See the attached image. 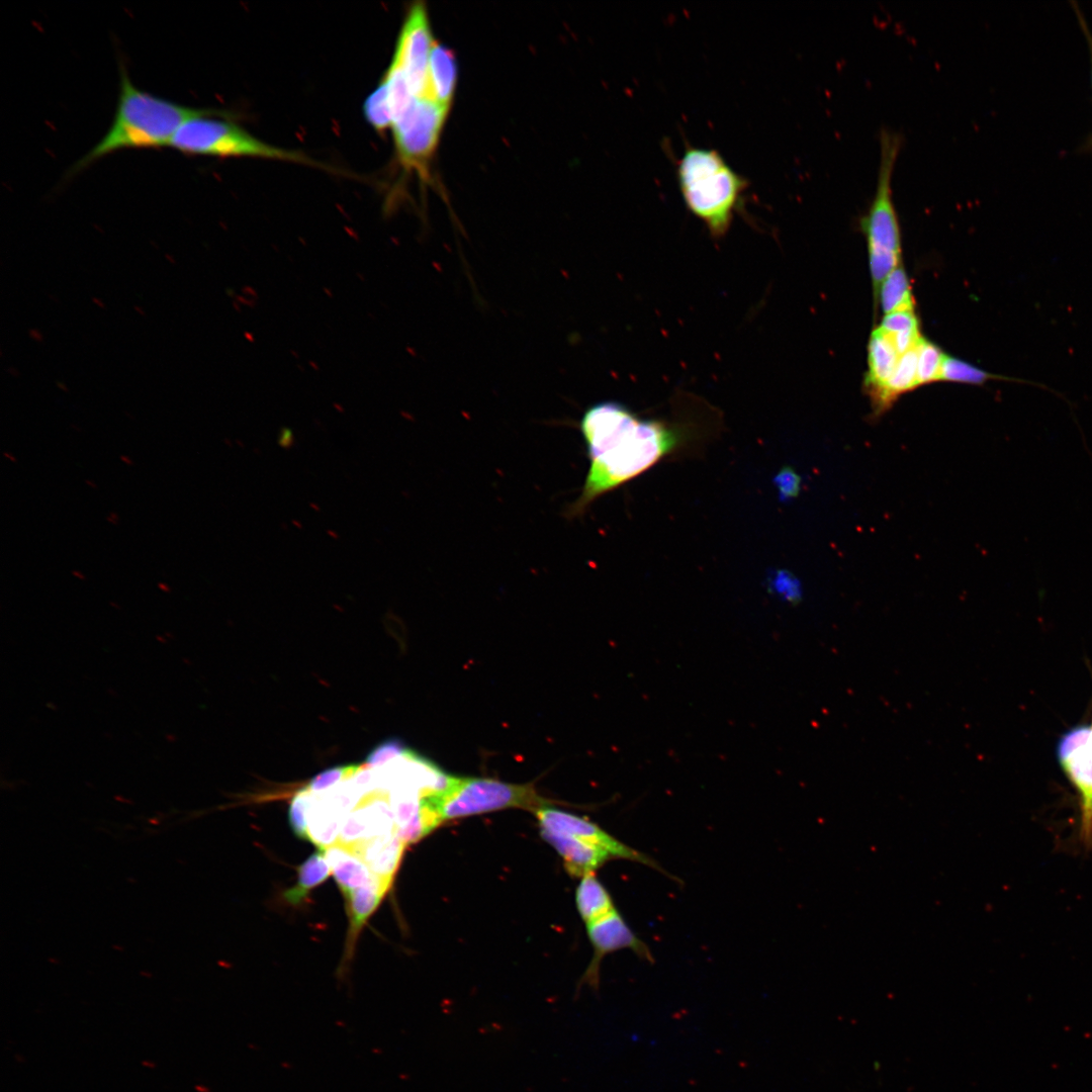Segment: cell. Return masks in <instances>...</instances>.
<instances>
[{
    "label": "cell",
    "mask_w": 1092,
    "mask_h": 1092,
    "mask_svg": "<svg viewBox=\"0 0 1092 1092\" xmlns=\"http://www.w3.org/2000/svg\"><path fill=\"white\" fill-rule=\"evenodd\" d=\"M579 430L589 467L567 518H577L599 497L643 473L679 443L676 430L664 422L642 420L624 404L605 400L582 415Z\"/></svg>",
    "instance_id": "cell-1"
},
{
    "label": "cell",
    "mask_w": 1092,
    "mask_h": 1092,
    "mask_svg": "<svg viewBox=\"0 0 1092 1092\" xmlns=\"http://www.w3.org/2000/svg\"><path fill=\"white\" fill-rule=\"evenodd\" d=\"M119 94L110 127L101 141L70 170L80 172L119 150L170 147L178 129L189 119L225 111L191 107L161 98L138 88L120 64Z\"/></svg>",
    "instance_id": "cell-2"
},
{
    "label": "cell",
    "mask_w": 1092,
    "mask_h": 1092,
    "mask_svg": "<svg viewBox=\"0 0 1092 1092\" xmlns=\"http://www.w3.org/2000/svg\"><path fill=\"white\" fill-rule=\"evenodd\" d=\"M676 179L688 209L714 238L725 236L748 181L718 151L692 146L676 163Z\"/></svg>",
    "instance_id": "cell-3"
},
{
    "label": "cell",
    "mask_w": 1092,
    "mask_h": 1092,
    "mask_svg": "<svg viewBox=\"0 0 1092 1092\" xmlns=\"http://www.w3.org/2000/svg\"><path fill=\"white\" fill-rule=\"evenodd\" d=\"M551 805L532 784L517 785L493 779L445 774L437 787L421 798L419 817L423 836L444 822L509 808L531 812Z\"/></svg>",
    "instance_id": "cell-4"
},
{
    "label": "cell",
    "mask_w": 1092,
    "mask_h": 1092,
    "mask_svg": "<svg viewBox=\"0 0 1092 1092\" xmlns=\"http://www.w3.org/2000/svg\"><path fill=\"white\" fill-rule=\"evenodd\" d=\"M228 112L200 115L186 121L170 147L181 154L218 158L250 157L316 165L305 155L269 145L232 120Z\"/></svg>",
    "instance_id": "cell-5"
},
{
    "label": "cell",
    "mask_w": 1092,
    "mask_h": 1092,
    "mask_svg": "<svg viewBox=\"0 0 1092 1092\" xmlns=\"http://www.w3.org/2000/svg\"><path fill=\"white\" fill-rule=\"evenodd\" d=\"M447 108L428 98H416L392 125L396 155L406 167L424 171L434 155L443 129Z\"/></svg>",
    "instance_id": "cell-6"
},
{
    "label": "cell",
    "mask_w": 1092,
    "mask_h": 1092,
    "mask_svg": "<svg viewBox=\"0 0 1092 1092\" xmlns=\"http://www.w3.org/2000/svg\"><path fill=\"white\" fill-rule=\"evenodd\" d=\"M434 42L427 9L423 3L417 2L405 15L389 64V68L401 74L417 98H426L428 66Z\"/></svg>",
    "instance_id": "cell-7"
},
{
    "label": "cell",
    "mask_w": 1092,
    "mask_h": 1092,
    "mask_svg": "<svg viewBox=\"0 0 1092 1092\" xmlns=\"http://www.w3.org/2000/svg\"><path fill=\"white\" fill-rule=\"evenodd\" d=\"M537 818L539 828L553 832L567 834L590 843L605 851L613 858H622L635 861L652 868L659 873L673 879L656 860L624 842L618 840L599 825L586 818L579 817L569 812L543 806L533 812Z\"/></svg>",
    "instance_id": "cell-8"
},
{
    "label": "cell",
    "mask_w": 1092,
    "mask_h": 1092,
    "mask_svg": "<svg viewBox=\"0 0 1092 1092\" xmlns=\"http://www.w3.org/2000/svg\"><path fill=\"white\" fill-rule=\"evenodd\" d=\"M589 941L594 947V957L582 976L581 982L598 988L600 964L602 959L613 951L628 948L640 959L653 963V956L648 945L641 940L617 911L585 924Z\"/></svg>",
    "instance_id": "cell-9"
},
{
    "label": "cell",
    "mask_w": 1092,
    "mask_h": 1092,
    "mask_svg": "<svg viewBox=\"0 0 1092 1092\" xmlns=\"http://www.w3.org/2000/svg\"><path fill=\"white\" fill-rule=\"evenodd\" d=\"M540 834L558 852L565 870L572 877L582 878L595 873L613 858L607 851L579 838L545 829H540Z\"/></svg>",
    "instance_id": "cell-10"
},
{
    "label": "cell",
    "mask_w": 1092,
    "mask_h": 1092,
    "mask_svg": "<svg viewBox=\"0 0 1092 1092\" xmlns=\"http://www.w3.org/2000/svg\"><path fill=\"white\" fill-rule=\"evenodd\" d=\"M900 357L891 337L879 327L873 330L868 344V370L864 378V388L871 401L891 378Z\"/></svg>",
    "instance_id": "cell-11"
},
{
    "label": "cell",
    "mask_w": 1092,
    "mask_h": 1092,
    "mask_svg": "<svg viewBox=\"0 0 1092 1092\" xmlns=\"http://www.w3.org/2000/svg\"><path fill=\"white\" fill-rule=\"evenodd\" d=\"M457 74L453 51L435 41L428 66L426 98L449 109L454 97Z\"/></svg>",
    "instance_id": "cell-12"
},
{
    "label": "cell",
    "mask_w": 1092,
    "mask_h": 1092,
    "mask_svg": "<svg viewBox=\"0 0 1092 1092\" xmlns=\"http://www.w3.org/2000/svg\"><path fill=\"white\" fill-rule=\"evenodd\" d=\"M1087 744V743H1086ZM1080 795V837L1084 845L1092 846V750L1084 745L1062 764Z\"/></svg>",
    "instance_id": "cell-13"
},
{
    "label": "cell",
    "mask_w": 1092,
    "mask_h": 1092,
    "mask_svg": "<svg viewBox=\"0 0 1092 1092\" xmlns=\"http://www.w3.org/2000/svg\"><path fill=\"white\" fill-rule=\"evenodd\" d=\"M403 845L396 831H393L346 846L359 855L374 875L391 883Z\"/></svg>",
    "instance_id": "cell-14"
},
{
    "label": "cell",
    "mask_w": 1092,
    "mask_h": 1092,
    "mask_svg": "<svg viewBox=\"0 0 1092 1092\" xmlns=\"http://www.w3.org/2000/svg\"><path fill=\"white\" fill-rule=\"evenodd\" d=\"M337 884L342 893H348L370 884L377 877L368 864L348 846L335 843L324 850Z\"/></svg>",
    "instance_id": "cell-15"
},
{
    "label": "cell",
    "mask_w": 1092,
    "mask_h": 1092,
    "mask_svg": "<svg viewBox=\"0 0 1092 1092\" xmlns=\"http://www.w3.org/2000/svg\"><path fill=\"white\" fill-rule=\"evenodd\" d=\"M917 347L901 355L891 378L878 396L872 400L875 415H881L897 400V398L917 387Z\"/></svg>",
    "instance_id": "cell-16"
},
{
    "label": "cell",
    "mask_w": 1092,
    "mask_h": 1092,
    "mask_svg": "<svg viewBox=\"0 0 1092 1092\" xmlns=\"http://www.w3.org/2000/svg\"><path fill=\"white\" fill-rule=\"evenodd\" d=\"M390 883L376 877L370 884L345 895L350 920L349 940L354 942L361 927L378 906Z\"/></svg>",
    "instance_id": "cell-17"
},
{
    "label": "cell",
    "mask_w": 1092,
    "mask_h": 1092,
    "mask_svg": "<svg viewBox=\"0 0 1092 1092\" xmlns=\"http://www.w3.org/2000/svg\"><path fill=\"white\" fill-rule=\"evenodd\" d=\"M575 902L585 924L599 920L616 910L611 895L595 873L581 878L576 889Z\"/></svg>",
    "instance_id": "cell-18"
},
{
    "label": "cell",
    "mask_w": 1092,
    "mask_h": 1092,
    "mask_svg": "<svg viewBox=\"0 0 1092 1092\" xmlns=\"http://www.w3.org/2000/svg\"><path fill=\"white\" fill-rule=\"evenodd\" d=\"M880 295L884 314L901 310H914L915 301L904 267L900 264L881 283L875 300Z\"/></svg>",
    "instance_id": "cell-19"
},
{
    "label": "cell",
    "mask_w": 1092,
    "mask_h": 1092,
    "mask_svg": "<svg viewBox=\"0 0 1092 1092\" xmlns=\"http://www.w3.org/2000/svg\"><path fill=\"white\" fill-rule=\"evenodd\" d=\"M330 874L331 868L326 859L325 852L318 849L300 864L297 883L284 893V899L290 904H299L305 899L308 892L323 883Z\"/></svg>",
    "instance_id": "cell-20"
},
{
    "label": "cell",
    "mask_w": 1092,
    "mask_h": 1092,
    "mask_svg": "<svg viewBox=\"0 0 1092 1092\" xmlns=\"http://www.w3.org/2000/svg\"><path fill=\"white\" fill-rule=\"evenodd\" d=\"M994 379L1029 383L1032 385H1038L1040 387H1043L1042 384L1033 381L993 374L979 367H976L964 360H960L949 355H944L940 369L939 380L981 385L989 380Z\"/></svg>",
    "instance_id": "cell-21"
},
{
    "label": "cell",
    "mask_w": 1092,
    "mask_h": 1092,
    "mask_svg": "<svg viewBox=\"0 0 1092 1092\" xmlns=\"http://www.w3.org/2000/svg\"><path fill=\"white\" fill-rule=\"evenodd\" d=\"M363 112L366 120L375 130L383 131L388 127L391 128L393 114L387 88L382 80L364 101Z\"/></svg>",
    "instance_id": "cell-22"
},
{
    "label": "cell",
    "mask_w": 1092,
    "mask_h": 1092,
    "mask_svg": "<svg viewBox=\"0 0 1092 1092\" xmlns=\"http://www.w3.org/2000/svg\"><path fill=\"white\" fill-rule=\"evenodd\" d=\"M917 381L924 385L938 381L944 353L938 346L922 337L917 346Z\"/></svg>",
    "instance_id": "cell-23"
},
{
    "label": "cell",
    "mask_w": 1092,
    "mask_h": 1092,
    "mask_svg": "<svg viewBox=\"0 0 1092 1092\" xmlns=\"http://www.w3.org/2000/svg\"><path fill=\"white\" fill-rule=\"evenodd\" d=\"M307 798L300 789L292 798L288 811V821L292 832L300 839L309 840L307 830Z\"/></svg>",
    "instance_id": "cell-24"
},
{
    "label": "cell",
    "mask_w": 1092,
    "mask_h": 1092,
    "mask_svg": "<svg viewBox=\"0 0 1092 1092\" xmlns=\"http://www.w3.org/2000/svg\"><path fill=\"white\" fill-rule=\"evenodd\" d=\"M1088 726H1077L1066 732L1059 741L1057 754L1060 764L1066 762L1077 750L1086 745L1090 733Z\"/></svg>",
    "instance_id": "cell-25"
},
{
    "label": "cell",
    "mask_w": 1092,
    "mask_h": 1092,
    "mask_svg": "<svg viewBox=\"0 0 1092 1092\" xmlns=\"http://www.w3.org/2000/svg\"><path fill=\"white\" fill-rule=\"evenodd\" d=\"M889 335L920 330V323L914 310H901L885 314L879 326Z\"/></svg>",
    "instance_id": "cell-26"
},
{
    "label": "cell",
    "mask_w": 1092,
    "mask_h": 1092,
    "mask_svg": "<svg viewBox=\"0 0 1092 1092\" xmlns=\"http://www.w3.org/2000/svg\"><path fill=\"white\" fill-rule=\"evenodd\" d=\"M404 744L396 738L386 739L376 745L366 756L365 762L370 764L384 763L404 748Z\"/></svg>",
    "instance_id": "cell-27"
},
{
    "label": "cell",
    "mask_w": 1092,
    "mask_h": 1092,
    "mask_svg": "<svg viewBox=\"0 0 1092 1092\" xmlns=\"http://www.w3.org/2000/svg\"><path fill=\"white\" fill-rule=\"evenodd\" d=\"M278 445L283 449H290L294 446V435L291 429L282 428L278 434Z\"/></svg>",
    "instance_id": "cell-28"
},
{
    "label": "cell",
    "mask_w": 1092,
    "mask_h": 1092,
    "mask_svg": "<svg viewBox=\"0 0 1092 1092\" xmlns=\"http://www.w3.org/2000/svg\"><path fill=\"white\" fill-rule=\"evenodd\" d=\"M1078 17H1079V20H1080V25H1081V27L1083 29V32L1085 33V36H1086V39H1087V42H1088V48H1089V53H1090V61H1091V83H1092V33H1091V30L1089 29L1084 17L1082 16V14L1079 11H1078Z\"/></svg>",
    "instance_id": "cell-29"
},
{
    "label": "cell",
    "mask_w": 1092,
    "mask_h": 1092,
    "mask_svg": "<svg viewBox=\"0 0 1092 1092\" xmlns=\"http://www.w3.org/2000/svg\"><path fill=\"white\" fill-rule=\"evenodd\" d=\"M28 334L30 338L36 342H42L43 340L42 334L36 329L29 330Z\"/></svg>",
    "instance_id": "cell-30"
},
{
    "label": "cell",
    "mask_w": 1092,
    "mask_h": 1092,
    "mask_svg": "<svg viewBox=\"0 0 1092 1092\" xmlns=\"http://www.w3.org/2000/svg\"><path fill=\"white\" fill-rule=\"evenodd\" d=\"M141 1064H142V1066L144 1068H148V1069H156V1067H157L156 1064L151 1060H143L141 1062Z\"/></svg>",
    "instance_id": "cell-31"
},
{
    "label": "cell",
    "mask_w": 1092,
    "mask_h": 1092,
    "mask_svg": "<svg viewBox=\"0 0 1092 1092\" xmlns=\"http://www.w3.org/2000/svg\"><path fill=\"white\" fill-rule=\"evenodd\" d=\"M117 520H118V516H117V515H116L115 513H111V514H110V515H109V516L107 517V521L111 522L112 524H116V523H117Z\"/></svg>",
    "instance_id": "cell-32"
},
{
    "label": "cell",
    "mask_w": 1092,
    "mask_h": 1092,
    "mask_svg": "<svg viewBox=\"0 0 1092 1092\" xmlns=\"http://www.w3.org/2000/svg\"><path fill=\"white\" fill-rule=\"evenodd\" d=\"M1086 745L1090 750H1092V726L1090 728V733H1089V737H1088V741H1087Z\"/></svg>",
    "instance_id": "cell-33"
},
{
    "label": "cell",
    "mask_w": 1092,
    "mask_h": 1092,
    "mask_svg": "<svg viewBox=\"0 0 1092 1092\" xmlns=\"http://www.w3.org/2000/svg\"><path fill=\"white\" fill-rule=\"evenodd\" d=\"M195 1090L198 1092H208V1089L201 1085H196Z\"/></svg>",
    "instance_id": "cell-34"
},
{
    "label": "cell",
    "mask_w": 1092,
    "mask_h": 1092,
    "mask_svg": "<svg viewBox=\"0 0 1092 1092\" xmlns=\"http://www.w3.org/2000/svg\"><path fill=\"white\" fill-rule=\"evenodd\" d=\"M93 302L98 304L101 308H104V303L99 298H93Z\"/></svg>",
    "instance_id": "cell-35"
},
{
    "label": "cell",
    "mask_w": 1092,
    "mask_h": 1092,
    "mask_svg": "<svg viewBox=\"0 0 1092 1092\" xmlns=\"http://www.w3.org/2000/svg\"><path fill=\"white\" fill-rule=\"evenodd\" d=\"M120 459L123 460V462L126 464H132L131 460L125 456H120Z\"/></svg>",
    "instance_id": "cell-36"
},
{
    "label": "cell",
    "mask_w": 1092,
    "mask_h": 1092,
    "mask_svg": "<svg viewBox=\"0 0 1092 1092\" xmlns=\"http://www.w3.org/2000/svg\"><path fill=\"white\" fill-rule=\"evenodd\" d=\"M15 1059L17 1060L18 1063H24L25 1062V1059L23 1057H21L20 1055H15Z\"/></svg>",
    "instance_id": "cell-37"
},
{
    "label": "cell",
    "mask_w": 1092,
    "mask_h": 1092,
    "mask_svg": "<svg viewBox=\"0 0 1092 1092\" xmlns=\"http://www.w3.org/2000/svg\"><path fill=\"white\" fill-rule=\"evenodd\" d=\"M3 455H4L5 457L9 458V459H10V460H11L12 462H16L15 458H13V457H12V456H11L10 454H7V453L5 452V453H4Z\"/></svg>",
    "instance_id": "cell-38"
},
{
    "label": "cell",
    "mask_w": 1092,
    "mask_h": 1092,
    "mask_svg": "<svg viewBox=\"0 0 1092 1092\" xmlns=\"http://www.w3.org/2000/svg\"><path fill=\"white\" fill-rule=\"evenodd\" d=\"M166 258H167V260H168V261H171V263H175V260H173V259H174V257H173L172 255H170V256H169V255L167 254V255H166Z\"/></svg>",
    "instance_id": "cell-39"
},
{
    "label": "cell",
    "mask_w": 1092,
    "mask_h": 1092,
    "mask_svg": "<svg viewBox=\"0 0 1092 1092\" xmlns=\"http://www.w3.org/2000/svg\"><path fill=\"white\" fill-rule=\"evenodd\" d=\"M86 483L90 484V486H92L94 488L96 487V485L93 482H91L90 480H86Z\"/></svg>",
    "instance_id": "cell-40"
}]
</instances>
